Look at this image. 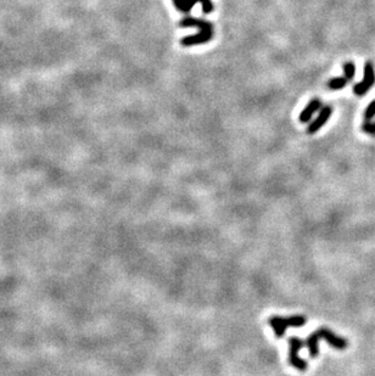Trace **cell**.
I'll return each mask as SVG.
<instances>
[{"label": "cell", "instance_id": "obj_1", "mask_svg": "<svg viewBox=\"0 0 375 376\" xmlns=\"http://www.w3.org/2000/svg\"><path fill=\"white\" fill-rule=\"evenodd\" d=\"M320 340H324L325 342H328L329 346L338 349V351H344V349L347 348L348 346V341L345 337H341L339 336V335H336L335 332L331 331L329 327L321 326L317 331L312 332L305 341V345L307 346L311 358H317L318 354H319Z\"/></svg>", "mask_w": 375, "mask_h": 376}, {"label": "cell", "instance_id": "obj_2", "mask_svg": "<svg viewBox=\"0 0 375 376\" xmlns=\"http://www.w3.org/2000/svg\"><path fill=\"white\" fill-rule=\"evenodd\" d=\"M307 323L305 316H272L268 319V324L272 327L277 339H282L289 327H301Z\"/></svg>", "mask_w": 375, "mask_h": 376}, {"label": "cell", "instance_id": "obj_3", "mask_svg": "<svg viewBox=\"0 0 375 376\" xmlns=\"http://www.w3.org/2000/svg\"><path fill=\"white\" fill-rule=\"evenodd\" d=\"M305 342L297 336L289 337V363L292 368L298 372H306L308 368V363L300 357V351Z\"/></svg>", "mask_w": 375, "mask_h": 376}, {"label": "cell", "instance_id": "obj_4", "mask_svg": "<svg viewBox=\"0 0 375 376\" xmlns=\"http://www.w3.org/2000/svg\"><path fill=\"white\" fill-rule=\"evenodd\" d=\"M374 84H375V68L373 63H372L371 61H368V62H366V65H364L363 79H362L359 83L354 84L353 93L358 96L364 95V94L368 93L369 89H371Z\"/></svg>", "mask_w": 375, "mask_h": 376}, {"label": "cell", "instance_id": "obj_5", "mask_svg": "<svg viewBox=\"0 0 375 376\" xmlns=\"http://www.w3.org/2000/svg\"><path fill=\"white\" fill-rule=\"evenodd\" d=\"M331 114H333V107L329 106V105H325V106L320 110L319 115L316 117L315 121H313L311 124H308L307 127L308 134H316V133H317L318 130H319L320 128L329 121Z\"/></svg>", "mask_w": 375, "mask_h": 376}, {"label": "cell", "instance_id": "obj_6", "mask_svg": "<svg viewBox=\"0 0 375 376\" xmlns=\"http://www.w3.org/2000/svg\"><path fill=\"white\" fill-rule=\"evenodd\" d=\"M212 38L213 32H211V30H200L198 34H191L182 38L180 43H182L183 47H193V45L203 44V43L210 42V40H212Z\"/></svg>", "mask_w": 375, "mask_h": 376}, {"label": "cell", "instance_id": "obj_7", "mask_svg": "<svg viewBox=\"0 0 375 376\" xmlns=\"http://www.w3.org/2000/svg\"><path fill=\"white\" fill-rule=\"evenodd\" d=\"M179 25L180 27L183 28L194 27V28H198V29L200 30H211V32H213V25L211 24V22L206 21V20H202V19H198V17H191V16L184 17V19L179 22Z\"/></svg>", "mask_w": 375, "mask_h": 376}, {"label": "cell", "instance_id": "obj_8", "mask_svg": "<svg viewBox=\"0 0 375 376\" xmlns=\"http://www.w3.org/2000/svg\"><path fill=\"white\" fill-rule=\"evenodd\" d=\"M320 106H321V101L319 100V99H313V100H311L307 105H306L305 109L301 111L300 122H302V123H307V122H310L313 115L316 114V111H318V110L320 109Z\"/></svg>", "mask_w": 375, "mask_h": 376}, {"label": "cell", "instance_id": "obj_9", "mask_svg": "<svg viewBox=\"0 0 375 376\" xmlns=\"http://www.w3.org/2000/svg\"><path fill=\"white\" fill-rule=\"evenodd\" d=\"M173 2H174V6L177 7V10L187 14V12L191 11L195 4H198L199 0H173Z\"/></svg>", "mask_w": 375, "mask_h": 376}, {"label": "cell", "instance_id": "obj_10", "mask_svg": "<svg viewBox=\"0 0 375 376\" xmlns=\"http://www.w3.org/2000/svg\"><path fill=\"white\" fill-rule=\"evenodd\" d=\"M348 83V79L346 77H336V78H331L328 82V88L331 90H340L344 89Z\"/></svg>", "mask_w": 375, "mask_h": 376}, {"label": "cell", "instance_id": "obj_11", "mask_svg": "<svg viewBox=\"0 0 375 376\" xmlns=\"http://www.w3.org/2000/svg\"><path fill=\"white\" fill-rule=\"evenodd\" d=\"M344 73H345V77L348 79V82H351L352 79L354 78V75H356V65H354L352 61H348V62L344 63Z\"/></svg>", "mask_w": 375, "mask_h": 376}, {"label": "cell", "instance_id": "obj_12", "mask_svg": "<svg viewBox=\"0 0 375 376\" xmlns=\"http://www.w3.org/2000/svg\"><path fill=\"white\" fill-rule=\"evenodd\" d=\"M375 117V100H373L368 105V107L364 111V119L366 121H371Z\"/></svg>", "mask_w": 375, "mask_h": 376}, {"label": "cell", "instance_id": "obj_13", "mask_svg": "<svg viewBox=\"0 0 375 376\" xmlns=\"http://www.w3.org/2000/svg\"><path fill=\"white\" fill-rule=\"evenodd\" d=\"M362 130L366 132L367 134L372 135V137H375V123H372L371 121H366L362 124Z\"/></svg>", "mask_w": 375, "mask_h": 376}, {"label": "cell", "instance_id": "obj_14", "mask_svg": "<svg viewBox=\"0 0 375 376\" xmlns=\"http://www.w3.org/2000/svg\"><path fill=\"white\" fill-rule=\"evenodd\" d=\"M199 2L202 4V12L203 14H211L213 11L214 6L213 2L211 0H199Z\"/></svg>", "mask_w": 375, "mask_h": 376}, {"label": "cell", "instance_id": "obj_15", "mask_svg": "<svg viewBox=\"0 0 375 376\" xmlns=\"http://www.w3.org/2000/svg\"><path fill=\"white\" fill-rule=\"evenodd\" d=\"M374 123H375V122H374Z\"/></svg>", "mask_w": 375, "mask_h": 376}]
</instances>
